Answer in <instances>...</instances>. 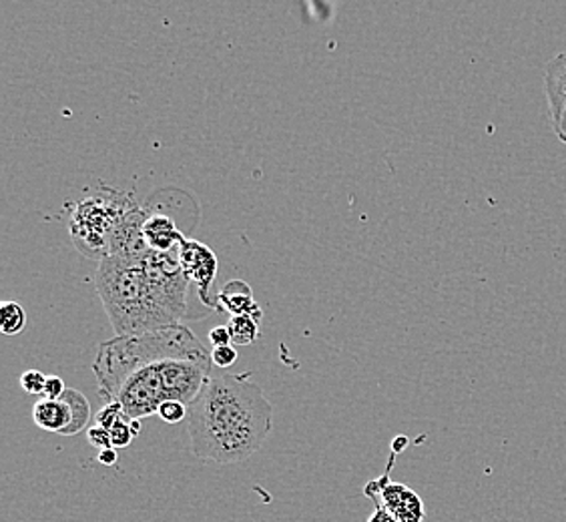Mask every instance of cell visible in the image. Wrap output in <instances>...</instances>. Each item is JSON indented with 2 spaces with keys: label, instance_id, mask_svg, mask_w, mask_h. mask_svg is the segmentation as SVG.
<instances>
[{
  "label": "cell",
  "instance_id": "obj_7",
  "mask_svg": "<svg viewBox=\"0 0 566 522\" xmlns=\"http://www.w3.org/2000/svg\"><path fill=\"white\" fill-rule=\"evenodd\" d=\"M545 95L556 137L566 135V51L546 63Z\"/></svg>",
  "mask_w": 566,
  "mask_h": 522
},
{
  "label": "cell",
  "instance_id": "obj_14",
  "mask_svg": "<svg viewBox=\"0 0 566 522\" xmlns=\"http://www.w3.org/2000/svg\"><path fill=\"white\" fill-rule=\"evenodd\" d=\"M187 414H189V406L179 403V400H167V403L161 404L159 410H157V416H159L164 422H167V425H179V422H184L187 418Z\"/></svg>",
  "mask_w": 566,
  "mask_h": 522
},
{
  "label": "cell",
  "instance_id": "obj_25",
  "mask_svg": "<svg viewBox=\"0 0 566 522\" xmlns=\"http://www.w3.org/2000/svg\"><path fill=\"white\" fill-rule=\"evenodd\" d=\"M558 142L565 143L566 145V135H558Z\"/></svg>",
  "mask_w": 566,
  "mask_h": 522
},
{
  "label": "cell",
  "instance_id": "obj_9",
  "mask_svg": "<svg viewBox=\"0 0 566 522\" xmlns=\"http://www.w3.org/2000/svg\"><path fill=\"white\" fill-rule=\"evenodd\" d=\"M219 312H228L231 316H241L250 314L262 322V310L253 300V292L250 285L241 280L229 282L218 295Z\"/></svg>",
  "mask_w": 566,
  "mask_h": 522
},
{
  "label": "cell",
  "instance_id": "obj_8",
  "mask_svg": "<svg viewBox=\"0 0 566 522\" xmlns=\"http://www.w3.org/2000/svg\"><path fill=\"white\" fill-rule=\"evenodd\" d=\"M143 240L153 251L167 253V251L179 250L181 241L186 238L175 226L174 219L159 213H149V218L145 219V226H143Z\"/></svg>",
  "mask_w": 566,
  "mask_h": 522
},
{
  "label": "cell",
  "instance_id": "obj_22",
  "mask_svg": "<svg viewBox=\"0 0 566 522\" xmlns=\"http://www.w3.org/2000/svg\"><path fill=\"white\" fill-rule=\"evenodd\" d=\"M371 501L376 504V511H374L368 522H400L398 519H394L390 512L386 511V507L380 501H376V499H371Z\"/></svg>",
  "mask_w": 566,
  "mask_h": 522
},
{
  "label": "cell",
  "instance_id": "obj_10",
  "mask_svg": "<svg viewBox=\"0 0 566 522\" xmlns=\"http://www.w3.org/2000/svg\"><path fill=\"white\" fill-rule=\"evenodd\" d=\"M33 418L39 428L61 435L66 426L71 425V408L65 400L44 398L41 403L34 404Z\"/></svg>",
  "mask_w": 566,
  "mask_h": 522
},
{
  "label": "cell",
  "instance_id": "obj_15",
  "mask_svg": "<svg viewBox=\"0 0 566 522\" xmlns=\"http://www.w3.org/2000/svg\"><path fill=\"white\" fill-rule=\"evenodd\" d=\"M123 418H127V416L123 413L120 404L107 403L98 410L97 416H95V425L103 426V428L111 430V428L117 425L119 420H123Z\"/></svg>",
  "mask_w": 566,
  "mask_h": 522
},
{
  "label": "cell",
  "instance_id": "obj_23",
  "mask_svg": "<svg viewBox=\"0 0 566 522\" xmlns=\"http://www.w3.org/2000/svg\"><path fill=\"white\" fill-rule=\"evenodd\" d=\"M117 448H105V450H101L98 452V462L101 464H105V467H113V464H117Z\"/></svg>",
  "mask_w": 566,
  "mask_h": 522
},
{
  "label": "cell",
  "instance_id": "obj_1",
  "mask_svg": "<svg viewBox=\"0 0 566 522\" xmlns=\"http://www.w3.org/2000/svg\"><path fill=\"white\" fill-rule=\"evenodd\" d=\"M213 359L189 327L171 326L117 336L98 346L93 372L98 396L143 420L167 400L191 406L213 374Z\"/></svg>",
  "mask_w": 566,
  "mask_h": 522
},
{
  "label": "cell",
  "instance_id": "obj_3",
  "mask_svg": "<svg viewBox=\"0 0 566 522\" xmlns=\"http://www.w3.org/2000/svg\"><path fill=\"white\" fill-rule=\"evenodd\" d=\"M272 428V403L260 384L240 374L213 372L187 414L193 455L218 464L253 457Z\"/></svg>",
  "mask_w": 566,
  "mask_h": 522
},
{
  "label": "cell",
  "instance_id": "obj_11",
  "mask_svg": "<svg viewBox=\"0 0 566 522\" xmlns=\"http://www.w3.org/2000/svg\"><path fill=\"white\" fill-rule=\"evenodd\" d=\"M61 400H65L69 404V408H71V425L66 426L61 435H81L87 428L88 420H91V404L85 398V394L73 390V388H66L65 394L61 396Z\"/></svg>",
  "mask_w": 566,
  "mask_h": 522
},
{
  "label": "cell",
  "instance_id": "obj_12",
  "mask_svg": "<svg viewBox=\"0 0 566 522\" xmlns=\"http://www.w3.org/2000/svg\"><path fill=\"white\" fill-rule=\"evenodd\" d=\"M228 330L233 346H250L260 337V320L250 316V314L231 316L228 322Z\"/></svg>",
  "mask_w": 566,
  "mask_h": 522
},
{
  "label": "cell",
  "instance_id": "obj_20",
  "mask_svg": "<svg viewBox=\"0 0 566 522\" xmlns=\"http://www.w3.org/2000/svg\"><path fill=\"white\" fill-rule=\"evenodd\" d=\"M65 382L59 376H46V384H44V398L49 400H61V396L65 394Z\"/></svg>",
  "mask_w": 566,
  "mask_h": 522
},
{
  "label": "cell",
  "instance_id": "obj_6",
  "mask_svg": "<svg viewBox=\"0 0 566 522\" xmlns=\"http://www.w3.org/2000/svg\"><path fill=\"white\" fill-rule=\"evenodd\" d=\"M179 263L186 272L187 280L196 283L197 292L203 304L218 312L213 302H209V288L216 282L218 275V258L201 241L184 240L179 246Z\"/></svg>",
  "mask_w": 566,
  "mask_h": 522
},
{
  "label": "cell",
  "instance_id": "obj_17",
  "mask_svg": "<svg viewBox=\"0 0 566 522\" xmlns=\"http://www.w3.org/2000/svg\"><path fill=\"white\" fill-rule=\"evenodd\" d=\"M211 359H213L216 368L226 370L238 362V349L233 348L231 344L229 346H218V348L211 349Z\"/></svg>",
  "mask_w": 566,
  "mask_h": 522
},
{
  "label": "cell",
  "instance_id": "obj_5",
  "mask_svg": "<svg viewBox=\"0 0 566 522\" xmlns=\"http://www.w3.org/2000/svg\"><path fill=\"white\" fill-rule=\"evenodd\" d=\"M394 458H396V452L390 458L388 468H386V472L381 474L380 479L371 480L366 484L364 494L368 499L380 501L386 507V511L390 512L394 519H398L400 522H424V502L418 497V492L410 489V487H406V484L390 480Z\"/></svg>",
  "mask_w": 566,
  "mask_h": 522
},
{
  "label": "cell",
  "instance_id": "obj_24",
  "mask_svg": "<svg viewBox=\"0 0 566 522\" xmlns=\"http://www.w3.org/2000/svg\"><path fill=\"white\" fill-rule=\"evenodd\" d=\"M133 435L137 436L142 432V420H132Z\"/></svg>",
  "mask_w": 566,
  "mask_h": 522
},
{
  "label": "cell",
  "instance_id": "obj_18",
  "mask_svg": "<svg viewBox=\"0 0 566 522\" xmlns=\"http://www.w3.org/2000/svg\"><path fill=\"white\" fill-rule=\"evenodd\" d=\"M44 384H46V376L43 372L29 370L21 376L22 390L27 394H43Z\"/></svg>",
  "mask_w": 566,
  "mask_h": 522
},
{
  "label": "cell",
  "instance_id": "obj_13",
  "mask_svg": "<svg viewBox=\"0 0 566 522\" xmlns=\"http://www.w3.org/2000/svg\"><path fill=\"white\" fill-rule=\"evenodd\" d=\"M27 326V314L21 304L4 302L0 305V332L4 336H17Z\"/></svg>",
  "mask_w": 566,
  "mask_h": 522
},
{
  "label": "cell",
  "instance_id": "obj_16",
  "mask_svg": "<svg viewBox=\"0 0 566 522\" xmlns=\"http://www.w3.org/2000/svg\"><path fill=\"white\" fill-rule=\"evenodd\" d=\"M132 420L123 418L117 425L111 428V440H113V448H127L133 442Z\"/></svg>",
  "mask_w": 566,
  "mask_h": 522
},
{
  "label": "cell",
  "instance_id": "obj_4",
  "mask_svg": "<svg viewBox=\"0 0 566 522\" xmlns=\"http://www.w3.org/2000/svg\"><path fill=\"white\" fill-rule=\"evenodd\" d=\"M135 206L139 203L133 196L111 187H101L93 196L81 199L69 221L71 240L76 250L88 260L109 258L115 233Z\"/></svg>",
  "mask_w": 566,
  "mask_h": 522
},
{
  "label": "cell",
  "instance_id": "obj_19",
  "mask_svg": "<svg viewBox=\"0 0 566 522\" xmlns=\"http://www.w3.org/2000/svg\"><path fill=\"white\" fill-rule=\"evenodd\" d=\"M88 445L105 450V448H113V440H111V430L103 428V426L95 425L88 428L87 432Z\"/></svg>",
  "mask_w": 566,
  "mask_h": 522
},
{
  "label": "cell",
  "instance_id": "obj_2",
  "mask_svg": "<svg viewBox=\"0 0 566 522\" xmlns=\"http://www.w3.org/2000/svg\"><path fill=\"white\" fill-rule=\"evenodd\" d=\"M189 280L179 250H149L139 258L98 261L95 285L117 336L179 326L186 317Z\"/></svg>",
  "mask_w": 566,
  "mask_h": 522
},
{
  "label": "cell",
  "instance_id": "obj_21",
  "mask_svg": "<svg viewBox=\"0 0 566 522\" xmlns=\"http://www.w3.org/2000/svg\"><path fill=\"white\" fill-rule=\"evenodd\" d=\"M209 344H211L213 348H218V346H229V344H231V334H229L228 326L213 327V330L209 332Z\"/></svg>",
  "mask_w": 566,
  "mask_h": 522
}]
</instances>
